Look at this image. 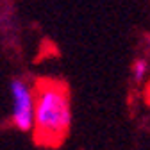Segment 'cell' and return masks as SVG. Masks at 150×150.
<instances>
[{
    "instance_id": "6da1fadb",
    "label": "cell",
    "mask_w": 150,
    "mask_h": 150,
    "mask_svg": "<svg viewBox=\"0 0 150 150\" xmlns=\"http://www.w3.org/2000/svg\"><path fill=\"white\" fill-rule=\"evenodd\" d=\"M34 125L38 145L55 148L66 138L71 123L70 91L61 81L40 79L34 84Z\"/></svg>"
},
{
    "instance_id": "7a4b0ae2",
    "label": "cell",
    "mask_w": 150,
    "mask_h": 150,
    "mask_svg": "<svg viewBox=\"0 0 150 150\" xmlns=\"http://www.w3.org/2000/svg\"><path fill=\"white\" fill-rule=\"evenodd\" d=\"M13 97V123L20 130H32L34 125V89L20 79L11 82Z\"/></svg>"
},
{
    "instance_id": "3957f363",
    "label": "cell",
    "mask_w": 150,
    "mask_h": 150,
    "mask_svg": "<svg viewBox=\"0 0 150 150\" xmlns=\"http://www.w3.org/2000/svg\"><path fill=\"white\" fill-rule=\"evenodd\" d=\"M132 73H134V79L136 81H143L145 73H146V61L145 59H138L132 66Z\"/></svg>"
}]
</instances>
